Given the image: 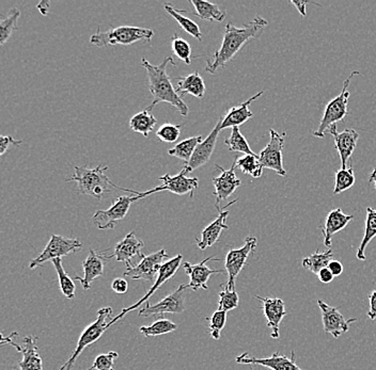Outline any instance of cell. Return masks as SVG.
Here are the masks:
<instances>
[{
    "instance_id": "cell-54",
    "label": "cell",
    "mask_w": 376,
    "mask_h": 370,
    "mask_svg": "<svg viewBox=\"0 0 376 370\" xmlns=\"http://www.w3.org/2000/svg\"><path fill=\"white\" fill-rule=\"evenodd\" d=\"M370 184H374V189L376 190V168L372 172L371 175L369 178Z\"/></svg>"
},
{
    "instance_id": "cell-38",
    "label": "cell",
    "mask_w": 376,
    "mask_h": 370,
    "mask_svg": "<svg viewBox=\"0 0 376 370\" xmlns=\"http://www.w3.org/2000/svg\"><path fill=\"white\" fill-rule=\"evenodd\" d=\"M54 267H55L56 272L59 278L60 290L66 298L74 299L75 292H76V286H75L74 280L68 276L63 266H62L61 259H56L51 261Z\"/></svg>"
},
{
    "instance_id": "cell-21",
    "label": "cell",
    "mask_w": 376,
    "mask_h": 370,
    "mask_svg": "<svg viewBox=\"0 0 376 370\" xmlns=\"http://www.w3.org/2000/svg\"><path fill=\"white\" fill-rule=\"evenodd\" d=\"M210 261H218L219 259L207 257L200 263L195 264V265L187 261L184 264L185 272L190 278V284H187L190 290L194 292H198L199 290H209L207 282L212 274L224 273V270H214L207 267V264Z\"/></svg>"
},
{
    "instance_id": "cell-24",
    "label": "cell",
    "mask_w": 376,
    "mask_h": 370,
    "mask_svg": "<svg viewBox=\"0 0 376 370\" xmlns=\"http://www.w3.org/2000/svg\"><path fill=\"white\" fill-rule=\"evenodd\" d=\"M263 91L253 95L248 101L243 103L242 105L232 107L231 109L228 110L224 116H222V125L220 130H226V128H240L241 125L245 124L249 118H253V113L249 110V105L255 99H259L263 94Z\"/></svg>"
},
{
    "instance_id": "cell-5",
    "label": "cell",
    "mask_w": 376,
    "mask_h": 370,
    "mask_svg": "<svg viewBox=\"0 0 376 370\" xmlns=\"http://www.w3.org/2000/svg\"><path fill=\"white\" fill-rule=\"evenodd\" d=\"M190 173L186 166H184L182 171L178 175L171 176L169 174L161 176L159 180L163 182L162 186L155 187L151 190L145 191V192H138V191L131 190L128 188H120L117 185L112 183V188H118L119 190L126 191V192L133 193L137 197H147V195H154L157 192H163V191H169V192L174 193L176 195H185L188 193L190 197H194L195 190L198 188L199 180L197 178H187V174Z\"/></svg>"
},
{
    "instance_id": "cell-3",
    "label": "cell",
    "mask_w": 376,
    "mask_h": 370,
    "mask_svg": "<svg viewBox=\"0 0 376 370\" xmlns=\"http://www.w3.org/2000/svg\"><path fill=\"white\" fill-rule=\"evenodd\" d=\"M108 168L101 166L90 169L87 167H75L74 175L66 182H75L78 184V192L90 195L97 199H102L104 195L111 192L112 183L106 176Z\"/></svg>"
},
{
    "instance_id": "cell-48",
    "label": "cell",
    "mask_w": 376,
    "mask_h": 370,
    "mask_svg": "<svg viewBox=\"0 0 376 370\" xmlns=\"http://www.w3.org/2000/svg\"><path fill=\"white\" fill-rule=\"evenodd\" d=\"M368 300H369L370 309L368 311V317L371 320L376 319V290H373L371 294L368 296Z\"/></svg>"
},
{
    "instance_id": "cell-7",
    "label": "cell",
    "mask_w": 376,
    "mask_h": 370,
    "mask_svg": "<svg viewBox=\"0 0 376 370\" xmlns=\"http://www.w3.org/2000/svg\"><path fill=\"white\" fill-rule=\"evenodd\" d=\"M359 74L360 73L358 70L353 72L344 81V88H342L340 94L327 104L325 110H324L321 122H320L319 128L315 132H313V136L317 137V138H324L325 132H327L330 126L344 120L346 114H348V99H350L351 94L348 92V87H350V82L353 77Z\"/></svg>"
},
{
    "instance_id": "cell-14",
    "label": "cell",
    "mask_w": 376,
    "mask_h": 370,
    "mask_svg": "<svg viewBox=\"0 0 376 370\" xmlns=\"http://www.w3.org/2000/svg\"><path fill=\"white\" fill-rule=\"evenodd\" d=\"M188 290V285H180L178 290H174L169 296L154 305H147L138 312L140 317H152L155 315H164V314H181L185 311L184 292Z\"/></svg>"
},
{
    "instance_id": "cell-28",
    "label": "cell",
    "mask_w": 376,
    "mask_h": 370,
    "mask_svg": "<svg viewBox=\"0 0 376 370\" xmlns=\"http://www.w3.org/2000/svg\"><path fill=\"white\" fill-rule=\"evenodd\" d=\"M178 87L176 91L178 95L190 94L197 99H203L205 94V80L200 73L194 72L187 76L178 77Z\"/></svg>"
},
{
    "instance_id": "cell-1",
    "label": "cell",
    "mask_w": 376,
    "mask_h": 370,
    "mask_svg": "<svg viewBox=\"0 0 376 370\" xmlns=\"http://www.w3.org/2000/svg\"><path fill=\"white\" fill-rule=\"evenodd\" d=\"M267 20L261 16H255L251 22L242 28L234 26L232 23L226 26L222 39V47L214 53L212 60H207L205 72L216 74L220 68H226L234 59V56L250 41L261 35L262 31L267 26Z\"/></svg>"
},
{
    "instance_id": "cell-47",
    "label": "cell",
    "mask_w": 376,
    "mask_h": 370,
    "mask_svg": "<svg viewBox=\"0 0 376 370\" xmlns=\"http://www.w3.org/2000/svg\"><path fill=\"white\" fill-rule=\"evenodd\" d=\"M111 288L116 294H126L128 290V283L124 278H117L112 280Z\"/></svg>"
},
{
    "instance_id": "cell-18",
    "label": "cell",
    "mask_w": 376,
    "mask_h": 370,
    "mask_svg": "<svg viewBox=\"0 0 376 370\" xmlns=\"http://www.w3.org/2000/svg\"><path fill=\"white\" fill-rule=\"evenodd\" d=\"M145 243L137 238L134 232L128 233L120 242L115 247V252L112 253L108 259H115L120 263H124L126 267H133V261L136 259H141L145 255L141 254Z\"/></svg>"
},
{
    "instance_id": "cell-50",
    "label": "cell",
    "mask_w": 376,
    "mask_h": 370,
    "mask_svg": "<svg viewBox=\"0 0 376 370\" xmlns=\"http://www.w3.org/2000/svg\"><path fill=\"white\" fill-rule=\"evenodd\" d=\"M18 335V332H13L11 335L6 336L5 338V336H3V334L0 333V346H3V345L6 344H10L12 345V346H13L14 348L18 351V352H22V347L18 346V345H16V343L12 342V338H16Z\"/></svg>"
},
{
    "instance_id": "cell-8",
    "label": "cell",
    "mask_w": 376,
    "mask_h": 370,
    "mask_svg": "<svg viewBox=\"0 0 376 370\" xmlns=\"http://www.w3.org/2000/svg\"><path fill=\"white\" fill-rule=\"evenodd\" d=\"M83 243L78 238H66V237L53 235L49 239V243L44 250L37 255L35 259L29 264L30 269L42 266L43 264L56 259H61L72 253L82 250Z\"/></svg>"
},
{
    "instance_id": "cell-36",
    "label": "cell",
    "mask_w": 376,
    "mask_h": 370,
    "mask_svg": "<svg viewBox=\"0 0 376 370\" xmlns=\"http://www.w3.org/2000/svg\"><path fill=\"white\" fill-rule=\"evenodd\" d=\"M236 167L238 168L244 174H248L251 178H259L263 174V167L259 161L257 155H244L236 158Z\"/></svg>"
},
{
    "instance_id": "cell-23",
    "label": "cell",
    "mask_w": 376,
    "mask_h": 370,
    "mask_svg": "<svg viewBox=\"0 0 376 370\" xmlns=\"http://www.w3.org/2000/svg\"><path fill=\"white\" fill-rule=\"evenodd\" d=\"M220 125H222V118L218 121L213 130L210 132L209 136L196 147L192 158H190V162L185 164L190 173L202 167V166L207 164L209 160L211 159L212 154H213L214 149H215L216 142H217L218 135H219V132L222 130H220Z\"/></svg>"
},
{
    "instance_id": "cell-31",
    "label": "cell",
    "mask_w": 376,
    "mask_h": 370,
    "mask_svg": "<svg viewBox=\"0 0 376 370\" xmlns=\"http://www.w3.org/2000/svg\"><path fill=\"white\" fill-rule=\"evenodd\" d=\"M376 236V211L372 207H367V218H365V235L357 250L356 257L359 261H365V248Z\"/></svg>"
},
{
    "instance_id": "cell-9",
    "label": "cell",
    "mask_w": 376,
    "mask_h": 370,
    "mask_svg": "<svg viewBox=\"0 0 376 370\" xmlns=\"http://www.w3.org/2000/svg\"><path fill=\"white\" fill-rule=\"evenodd\" d=\"M138 199H140V197L131 195L118 197L107 211H97L93 215V223L101 230H114L116 224L128 216L131 205Z\"/></svg>"
},
{
    "instance_id": "cell-32",
    "label": "cell",
    "mask_w": 376,
    "mask_h": 370,
    "mask_svg": "<svg viewBox=\"0 0 376 370\" xmlns=\"http://www.w3.org/2000/svg\"><path fill=\"white\" fill-rule=\"evenodd\" d=\"M202 141V137L201 136L190 137V138L185 139V140L178 143L174 149H170L168 151V155L178 158V159L183 160L187 164L190 162L195 149Z\"/></svg>"
},
{
    "instance_id": "cell-19",
    "label": "cell",
    "mask_w": 376,
    "mask_h": 370,
    "mask_svg": "<svg viewBox=\"0 0 376 370\" xmlns=\"http://www.w3.org/2000/svg\"><path fill=\"white\" fill-rule=\"evenodd\" d=\"M262 302V309L267 320V326L272 330L271 338L278 340L280 336V323L286 316V303L280 298L255 296Z\"/></svg>"
},
{
    "instance_id": "cell-33",
    "label": "cell",
    "mask_w": 376,
    "mask_h": 370,
    "mask_svg": "<svg viewBox=\"0 0 376 370\" xmlns=\"http://www.w3.org/2000/svg\"><path fill=\"white\" fill-rule=\"evenodd\" d=\"M157 118L152 113H150L147 110H143L131 118L130 126L134 132H139L147 138L150 132H152L153 128L157 125Z\"/></svg>"
},
{
    "instance_id": "cell-40",
    "label": "cell",
    "mask_w": 376,
    "mask_h": 370,
    "mask_svg": "<svg viewBox=\"0 0 376 370\" xmlns=\"http://www.w3.org/2000/svg\"><path fill=\"white\" fill-rule=\"evenodd\" d=\"M355 184L354 172L353 168L340 169L336 172V182H334V195H338L344 191L352 188Z\"/></svg>"
},
{
    "instance_id": "cell-43",
    "label": "cell",
    "mask_w": 376,
    "mask_h": 370,
    "mask_svg": "<svg viewBox=\"0 0 376 370\" xmlns=\"http://www.w3.org/2000/svg\"><path fill=\"white\" fill-rule=\"evenodd\" d=\"M207 320H209L210 335L215 340H219L222 328H224L226 322H227V313L217 309L211 317L207 318Z\"/></svg>"
},
{
    "instance_id": "cell-52",
    "label": "cell",
    "mask_w": 376,
    "mask_h": 370,
    "mask_svg": "<svg viewBox=\"0 0 376 370\" xmlns=\"http://www.w3.org/2000/svg\"><path fill=\"white\" fill-rule=\"evenodd\" d=\"M291 4H292V5H294L295 7H296L297 11L301 13V16H302L303 18H306V7L309 5V4L317 5V4L315 3H310V1H295V0H292V1H291Z\"/></svg>"
},
{
    "instance_id": "cell-41",
    "label": "cell",
    "mask_w": 376,
    "mask_h": 370,
    "mask_svg": "<svg viewBox=\"0 0 376 370\" xmlns=\"http://www.w3.org/2000/svg\"><path fill=\"white\" fill-rule=\"evenodd\" d=\"M171 49L174 55L184 62L187 66L192 63V47L190 43L185 41L182 37L174 35L171 39Z\"/></svg>"
},
{
    "instance_id": "cell-6",
    "label": "cell",
    "mask_w": 376,
    "mask_h": 370,
    "mask_svg": "<svg viewBox=\"0 0 376 370\" xmlns=\"http://www.w3.org/2000/svg\"><path fill=\"white\" fill-rule=\"evenodd\" d=\"M114 318L112 316V309L109 307H102L101 309H99L97 312V318L95 322L89 324L84 331H83L82 335H80V340L78 342V346L75 348V350L73 351L72 355H71L70 359L61 366L60 370H72V368L74 367L75 363H76V359H78L80 354H82L83 351L87 348V347L90 346L93 343L97 342V340L102 338L104 332L109 328V322H107L108 319L111 320Z\"/></svg>"
},
{
    "instance_id": "cell-46",
    "label": "cell",
    "mask_w": 376,
    "mask_h": 370,
    "mask_svg": "<svg viewBox=\"0 0 376 370\" xmlns=\"http://www.w3.org/2000/svg\"><path fill=\"white\" fill-rule=\"evenodd\" d=\"M23 140H16L11 136H0V157L7 153L11 147H20Z\"/></svg>"
},
{
    "instance_id": "cell-16",
    "label": "cell",
    "mask_w": 376,
    "mask_h": 370,
    "mask_svg": "<svg viewBox=\"0 0 376 370\" xmlns=\"http://www.w3.org/2000/svg\"><path fill=\"white\" fill-rule=\"evenodd\" d=\"M216 169L220 170V174L216 178H212L214 190L213 195L216 197L215 206L219 207V203L224 199H227L230 195H234L238 187L242 185L240 178L236 174V161L234 160L231 168L229 170H224L218 164L215 166Z\"/></svg>"
},
{
    "instance_id": "cell-20",
    "label": "cell",
    "mask_w": 376,
    "mask_h": 370,
    "mask_svg": "<svg viewBox=\"0 0 376 370\" xmlns=\"http://www.w3.org/2000/svg\"><path fill=\"white\" fill-rule=\"evenodd\" d=\"M328 132L334 138V147L339 154L342 169H346L348 159L352 157L353 153L356 149L359 134L352 128H346L344 132H339L336 130V124L330 126L328 128Z\"/></svg>"
},
{
    "instance_id": "cell-26",
    "label": "cell",
    "mask_w": 376,
    "mask_h": 370,
    "mask_svg": "<svg viewBox=\"0 0 376 370\" xmlns=\"http://www.w3.org/2000/svg\"><path fill=\"white\" fill-rule=\"evenodd\" d=\"M352 220H354V216L346 215L340 209H332L328 214L327 218H326L325 226L322 228L324 236V245L330 249L334 235L344 230Z\"/></svg>"
},
{
    "instance_id": "cell-12",
    "label": "cell",
    "mask_w": 376,
    "mask_h": 370,
    "mask_svg": "<svg viewBox=\"0 0 376 370\" xmlns=\"http://www.w3.org/2000/svg\"><path fill=\"white\" fill-rule=\"evenodd\" d=\"M269 144L260 152L259 161L263 169H269L275 171L278 175L286 176V171L284 168V157L282 151L284 147V136L286 134H279L274 130H269Z\"/></svg>"
},
{
    "instance_id": "cell-37",
    "label": "cell",
    "mask_w": 376,
    "mask_h": 370,
    "mask_svg": "<svg viewBox=\"0 0 376 370\" xmlns=\"http://www.w3.org/2000/svg\"><path fill=\"white\" fill-rule=\"evenodd\" d=\"M178 328V324L172 322L171 320L161 318L153 322L151 326H141L139 331L145 338H153V336L165 335V334L171 333Z\"/></svg>"
},
{
    "instance_id": "cell-4",
    "label": "cell",
    "mask_w": 376,
    "mask_h": 370,
    "mask_svg": "<svg viewBox=\"0 0 376 370\" xmlns=\"http://www.w3.org/2000/svg\"><path fill=\"white\" fill-rule=\"evenodd\" d=\"M154 32L151 29L134 26H121L110 28L107 31L97 30L90 37V43L95 47H104L109 45H131L139 41L150 43Z\"/></svg>"
},
{
    "instance_id": "cell-30",
    "label": "cell",
    "mask_w": 376,
    "mask_h": 370,
    "mask_svg": "<svg viewBox=\"0 0 376 370\" xmlns=\"http://www.w3.org/2000/svg\"><path fill=\"white\" fill-rule=\"evenodd\" d=\"M190 3L195 7V16L201 20L222 23L226 18V13L222 12L216 4L203 0H192Z\"/></svg>"
},
{
    "instance_id": "cell-22",
    "label": "cell",
    "mask_w": 376,
    "mask_h": 370,
    "mask_svg": "<svg viewBox=\"0 0 376 370\" xmlns=\"http://www.w3.org/2000/svg\"><path fill=\"white\" fill-rule=\"evenodd\" d=\"M238 199H234L231 203L228 204L224 209L220 207H216L218 211V217L212 222L211 224L207 226L205 230L201 232L200 239L197 241L198 248L200 250H205V249L211 248L212 245H215L219 239L220 235H222V230H228L229 226L226 224V220L229 217V211H226L228 206H231L234 204H236Z\"/></svg>"
},
{
    "instance_id": "cell-35",
    "label": "cell",
    "mask_w": 376,
    "mask_h": 370,
    "mask_svg": "<svg viewBox=\"0 0 376 370\" xmlns=\"http://www.w3.org/2000/svg\"><path fill=\"white\" fill-rule=\"evenodd\" d=\"M20 16V10L14 8L8 16L0 20V47L5 45L11 39L12 33L18 30Z\"/></svg>"
},
{
    "instance_id": "cell-55",
    "label": "cell",
    "mask_w": 376,
    "mask_h": 370,
    "mask_svg": "<svg viewBox=\"0 0 376 370\" xmlns=\"http://www.w3.org/2000/svg\"><path fill=\"white\" fill-rule=\"evenodd\" d=\"M88 370H93L92 368H91V369H88Z\"/></svg>"
},
{
    "instance_id": "cell-2",
    "label": "cell",
    "mask_w": 376,
    "mask_h": 370,
    "mask_svg": "<svg viewBox=\"0 0 376 370\" xmlns=\"http://www.w3.org/2000/svg\"><path fill=\"white\" fill-rule=\"evenodd\" d=\"M176 66L171 57L165 58L159 66H153L147 61V58L141 59V64L147 70V81H149V90L152 94L153 101L147 107V111L152 110L157 104L168 103L176 108L181 116H188V107L183 101L182 97L176 93L171 79L167 74L168 64Z\"/></svg>"
},
{
    "instance_id": "cell-10",
    "label": "cell",
    "mask_w": 376,
    "mask_h": 370,
    "mask_svg": "<svg viewBox=\"0 0 376 370\" xmlns=\"http://www.w3.org/2000/svg\"><path fill=\"white\" fill-rule=\"evenodd\" d=\"M257 240L255 237L248 236L245 239V245L240 249H231L226 257V270L228 273V282L226 287L230 290H236V280L243 268L247 265V259L257 248Z\"/></svg>"
},
{
    "instance_id": "cell-11",
    "label": "cell",
    "mask_w": 376,
    "mask_h": 370,
    "mask_svg": "<svg viewBox=\"0 0 376 370\" xmlns=\"http://www.w3.org/2000/svg\"><path fill=\"white\" fill-rule=\"evenodd\" d=\"M183 255L178 254L176 257H174V259H169V261H166L163 264L161 269H159V274H157V280L153 283V286L150 288L149 292L138 301V302L135 303V304L131 305V307H126V309H122L121 313L118 316L112 318L110 320L109 328L112 324H115L116 322L121 320L126 314L130 313V312L134 311V309H138L142 303L149 302V299L157 292V290H159L162 286H163L165 283H167L170 278H174V274L178 272V268H180L181 264H182Z\"/></svg>"
},
{
    "instance_id": "cell-42",
    "label": "cell",
    "mask_w": 376,
    "mask_h": 370,
    "mask_svg": "<svg viewBox=\"0 0 376 370\" xmlns=\"http://www.w3.org/2000/svg\"><path fill=\"white\" fill-rule=\"evenodd\" d=\"M238 304H240V297L236 290H230L227 287H224V290L219 292L218 309L227 313L232 309H236Z\"/></svg>"
},
{
    "instance_id": "cell-34",
    "label": "cell",
    "mask_w": 376,
    "mask_h": 370,
    "mask_svg": "<svg viewBox=\"0 0 376 370\" xmlns=\"http://www.w3.org/2000/svg\"><path fill=\"white\" fill-rule=\"evenodd\" d=\"M332 257H334V253H332V249H328L325 252H317L313 253V254L309 255V257H305L303 259L302 265L303 267L309 271L313 272V273L317 274L321 271L324 268L328 267V264L332 261Z\"/></svg>"
},
{
    "instance_id": "cell-49",
    "label": "cell",
    "mask_w": 376,
    "mask_h": 370,
    "mask_svg": "<svg viewBox=\"0 0 376 370\" xmlns=\"http://www.w3.org/2000/svg\"><path fill=\"white\" fill-rule=\"evenodd\" d=\"M328 269L330 270L332 274H334V278L336 276H341L344 273V265H342L341 261H336V259H332L329 264H328Z\"/></svg>"
},
{
    "instance_id": "cell-39",
    "label": "cell",
    "mask_w": 376,
    "mask_h": 370,
    "mask_svg": "<svg viewBox=\"0 0 376 370\" xmlns=\"http://www.w3.org/2000/svg\"><path fill=\"white\" fill-rule=\"evenodd\" d=\"M229 151L238 152V153L245 154V155H257L251 151L246 138L241 132L240 128H234L231 130V135L229 138L224 140Z\"/></svg>"
},
{
    "instance_id": "cell-53",
    "label": "cell",
    "mask_w": 376,
    "mask_h": 370,
    "mask_svg": "<svg viewBox=\"0 0 376 370\" xmlns=\"http://www.w3.org/2000/svg\"><path fill=\"white\" fill-rule=\"evenodd\" d=\"M37 8L43 16H47L49 13V1H41L40 4H37Z\"/></svg>"
},
{
    "instance_id": "cell-17",
    "label": "cell",
    "mask_w": 376,
    "mask_h": 370,
    "mask_svg": "<svg viewBox=\"0 0 376 370\" xmlns=\"http://www.w3.org/2000/svg\"><path fill=\"white\" fill-rule=\"evenodd\" d=\"M236 363L246 364V365H261L271 370H304L296 364L295 352L292 351L291 357L286 355L279 354V352H274L269 357H250L248 353H243L236 359Z\"/></svg>"
},
{
    "instance_id": "cell-15",
    "label": "cell",
    "mask_w": 376,
    "mask_h": 370,
    "mask_svg": "<svg viewBox=\"0 0 376 370\" xmlns=\"http://www.w3.org/2000/svg\"><path fill=\"white\" fill-rule=\"evenodd\" d=\"M317 305L321 309L324 332L332 334L334 338H339L342 334H346L350 330V324L357 321V318L346 319L338 307H330L321 299H317Z\"/></svg>"
},
{
    "instance_id": "cell-51",
    "label": "cell",
    "mask_w": 376,
    "mask_h": 370,
    "mask_svg": "<svg viewBox=\"0 0 376 370\" xmlns=\"http://www.w3.org/2000/svg\"><path fill=\"white\" fill-rule=\"evenodd\" d=\"M317 278H319L320 282L323 283V284H329L334 280V276L328 268H324L317 273Z\"/></svg>"
},
{
    "instance_id": "cell-44",
    "label": "cell",
    "mask_w": 376,
    "mask_h": 370,
    "mask_svg": "<svg viewBox=\"0 0 376 370\" xmlns=\"http://www.w3.org/2000/svg\"><path fill=\"white\" fill-rule=\"evenodd\" d=\"M181 128L182 125H174V124L166 123L157 130V139L165 143L176 142L181 135Z\"/></svg>"
},
{
    "instance_id": "cell-27",
    "label": "cell",
    "mask_w": 376,
    "mask_h": 370,
    "mask_svg": "<svg viewBox=\"0 0 376 370\" xmlns=\"http://www.w3.org/2000/svg\"><path fill=\"white\" fill-rule=\"evenodd\" d=\"M37 338L32 335L24 338L22 361L18 363L20 370H43V362L39 354L37 345Z\"/></svg>"
},
{
    "instance_id": "cell-25",
    "label": "cell",
    "mask_w": 376,
    "mask_h": 370,
    "mask_svg": "<svg viewBox=\"0 0 376 370\" xmlns=\"http://www.w3.org/2000/svg\"><path fill=\"white\" fill-rule=\"evenodd\" d=\"M104 259H107V257H102L97 254L95 250L89 251V255L83 263V269H84V278L75 276V280H80L83 288L88 290L95 278L104 276Z\"/></svg>"
},
{
    "instance_id": "cell-29",
    "label": "cell",
    "mask_w": 376,
    "mask_h": 370,
    "mask_svg": "<svg viewBox=\"0 0 376 370\" xmlns=\"http://www.w3.org/2000/svg\"><path fill=\"white\" fill-rule=\"evenodd\" d=\"M164 8H165L166 12H167L168 14H170V16L178 23L181 28H182L185 32L188 33V35H192L195 39H198L199 42H202V33H201L198 24L195 23L194 20H190V18L183 16V14L186 13L185 10L176 9L171 4L168 3L164 5Z\"/></svg>"
},
{
    "instance_id": "cell-45",
    "label": "cell",
    "mask_w": 376,
    "mask_h": 370,
    "mask_svg": "<svg viewBox=\"0 0 376 370\" xmlns=\"http://www.w3.org/2000/svg\"><path fill=\"white\" fill-rule=\"evenodd\" d=\"M119 357V353L109 351L108 353L97 355L93 363V370H115V361Z\"/></svg>"
},
{
    "instance_id": "cell-13",
    "label": "cell",
    "mask_w": 376,
    "mask_h": 370,
    "mask_svg": "<svg viewBox=\"0 0 376 370\" xmlns=\"http://www.w3.org/2000/svg\"><path fill=\"white\" fill-rule=\"evenodd\" d=\"M167 252L165 249L152 253V254L143 257L138 264L128 268L124 276L133 280H143L147 282H155L159 269L163 266L164 261L167 259Z\"/></svg>"
}]
</instances>
